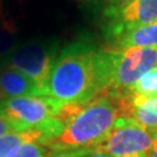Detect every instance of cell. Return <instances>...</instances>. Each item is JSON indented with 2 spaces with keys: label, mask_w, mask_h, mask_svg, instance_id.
Segmentation results:
<instances>
[{
  "label": "cell",
  "mask_w": 157,
  "mask_h": 157,
  "mask_svg": "<svg viewBox=\"0 0 157 157\" xmlns=\"http://www.w3.org/2000/svg\"><path fill=\"white\" fill-rule=\"evenodd\" d=\"M149 157H157V136H156V139H155V143H153V147H152V151H151Z\"/></svg>",
  "instance_id": "ac0fdd59"
},
{
  "label": "cell",
  "mask_w": 157,
  "mask_h": 157,
  "mask_svg": "<svg viewBox=\"0 0 157 157\" xmlns=\"http://www.w3.org/2000/svg\"><path fill=\"white\" fill-rule=\"evenodd\" d=\"M157 21V0H132L114 17L106 20V37L114 41L122 33Z\"/></svg>",
  "instance_id": "52a82bcc"
},
{
  "label": "cell",
  "mask_w": 157,
  "mask_h": 157,
  "mask_svg": "<svg viewBox=\"0 0 157 157\" xmlns=\"http://www.w3.org/2000/svg\"><path fill=\"white\" fill-rule=\"evenodd\" d=\"M155 94H157V66L149 70L145 75L141 76L130 88L124 96H155Z\"/></svg>",
  "instance_id": "7c38bea8"
},
{
  "label": "cell",
  "mask_w": 157,
  "mask_h": 157,
  "mask_svg": "<svg viewBox=\"0 0 157 157\" xmlns=\"http://www.w3.org/2000/svg\"><path fill=\"white\" fill-rule=\"evenodd\" d=\"M63 104L48 96H22L0 98V115L8 119L17 131L43 127L58 117Z\"/></svg>",
  "instance_id": "5b68a950"
},
{
  "label": "cell",
  "mask_w": 157,
  "mask_h": 157,
  "mask_svg": "<svg viewBox=\"0 0 157 157\" xmlns=\"http://www.w3.org/2000/svg\"><path fill=\"white\" fill-rule=\"evenodd\" d=\"M50 157H68V156L64 153H52Z\"/></svg>",
  "instance_id": "ffe728a7"
},
{
  "label": "cell",
  "mask_w": 157,
  "mask_h": 157,
  "mask_svg": "<svg viewBox=\"0 0 157 157\" xmlns=\"http://www.w3.org/2000/svg\"><path fill=\"white\" fill-rule=\"evenodd\" d=\"M73 157H110L104 152L96 151V149H89V151H81V152H75L72 153Z\"/></svg>",
  "instance_id": "e0dca14e"
},
{
  "label": "cell",
  "mask_w": 157,
  "mask_h": 157,
  "mask_svg": "<svg viewBox=\"0 0 157 157\" xmlns=\"http://www.w3.org/2000/svg\"><path fill=\"white\" fill-rule=\"evenodd\" d=\"M157 130H151L127 117H119L111 132L96 151L110 157H149Z\"/></svg>",
  "instance_id": "277c9868"
},
{
  "label": "cell",
  "mask_w": 157,
  "mask_h": 157,
  "mask_svg": "<svg viewBox=\"0 0 157 157\" xmlns=\"http://www.w3.org/2000/svg\"><path fill=\"white\" fill-rule=\"evenodd\" d=\"M82 3H104V0H78Z\"/></svg>",
  "instance_id": "d6986e66"
},
{
  "label": "cell",
  "mask_w": 157,
  "mask_h": 157,
  "mask_svg": "<svg viewBox=\"0 0 157 157\" xmlns=\"http://www.w3.org/2000/svg\"><path fill=\"white\" fill-rule=\"evenodd\" d=\"M113 47L117 50L122 48H157V21L122 33L119 37L111 41Z\"/></svg>",
  "instance_id": "8fae6325"
},
{
  "label": "cell",
  "mask_w": 157,
  "mask_h": 157,
  "mask_svg": "<svg viewBox=\"0 0 157 157\" xmlns=\"http://www.w3.org/2000/svg\"><path fill=\"white\" fill-rule=\"evenodd\" d=\"M22 96H45L42 88L36 81L12 67L0 70V98H13Z\"/></svg>",
  "instance_id": "30bf717a"
},
{
  "label": "cell",
  "mask_w": 157,
  "mask_h": 157,
  "mask_svg": "<svg viewBox=\"0 0 157 157\" xmlns=\"http://www.w3.org/2000/svg\"><path fill=\"white\" fill-rule=\"evenodd\" d=\"M109 89V48L77 39L59 51L45 96L63 105H86Z\"/></svg>",
  "instance_id": "6da1fadb"
},
{
  "label": "cell",
  "mask_w": 157,
  "mask_h": 157,
  "mask_svg": "<svg viewBox=\"0 0 157 157\" xmlns=\"http://www.w3.org/2000/svg\"><path fill=\"white\" fill-rule=\"evenodd\" d=\"M11 37L0 32V55L7 52H11Z\"/></svg>",
  "instance_id": "2e32d148"
},
{
  "label": "cell",
  "mask_w": 157,
  "mask_h": 157,
  "mask_svg": "<svg viewBox=\"0 0 157 157\" xmlns=\"http://www.w3.org/2000/svg\"><path fill=\"white\" fill-rule=\"evenodd\" d=\"M157 66V48H109V89L113 98L123 97L128 89Z\"/></svg>",
  "instance_id": "3957f363"
},
{
  "label": "cell",
  "mask_w": 157,
  "mask_h": 157,
  "mask_svg": "<svg viewBox=\"0 0 157 157\" xmlns=\"http://www.w3.org/2000/svg\"><path fill=\"white\" fill-rule=\"evenodd\" d=\"M119 117L118 102L104 93L82 106L45 145L52 153H75L93 149L106 139Z\"/></svg>",
  "instance_id": "7a4b0ae2"
},
{
  "label": "cell",
  "mask_w": 157,
  "mask_h": 157,
  "mask_svg": "<svg viewBox=\"0 0 157 157\" xmlns=\"http://www.w3.org/2000/svg\"><path fill=\"white\" fill-rule=\"evenodd\" d=\"M132 0H104V17L109 20L114 17L118 12H121L127 4Z\"/></svg>",
  "instance_id": "5bb4252c"
},
{
  "label": "cell",
  "mask_w": 157,
  "mask_h": 157,
  "mask_svg": "<svg viewBox=\"0 0 157 157\" xmlns=\"http://www.w3.org/2000/svg\"><path fill=\"white\" fill-rule=\"evenodd\" d=\"M58 54L59 47L55 42H26L9 52L7 64L36 81L45 94L46 81Z\"/></svg>",
  "instance_id": "8992f818"
},
{
  "label": "cell",
  "mask_w": 157,
  "mask_h": 157,
  "mask_svg": "<svg viewBox=\"0 0 157 157\" xmlns=\"http://www.w3.org/2000/svg\"><path fill=\"white\" fill-rule=\"evenodd\" d=\"M114 100L118 102L122 117L131 118L147 128L157 130V94L124 96Z\"/></svg>",
  "instance_id": "ba28073f"
},
{
  "label": "cell",
  "mask_w": 157,
  "mask_h": 157,
  "mask_svg": "<svg viewBox=\"0 0 157 157\" xmlns=\"http://www.w3.org/2000/svg\"><path fill=\"white\" fill-rule=\"evenodd\" d=\"M9 132H21V131H17L11 122H9L8 119H6L4 117L0 115V136L7 135V134H9Z\"/></svg>",
  "instance_id": "9a60e30c"
},
{
  "label": "cell",
  "mask_w": 157,
  "mask_h": 157,
  "mask_svg": "<svg viewBox=\"0 0 157 157\" xmlns=\"http://www.w3.org/2000/svg\"><path fill=\"white\" fill-rule=\"evenodd\" d=\"M62 127V122L55 117L39 128H32L21 132H9L7 135L0 136V157L9 156L11 152L29 141H42L45 144L47 140L52 139L60 132Z\"/></svg>",
  "instance_id": "9c48e42d"
},
{
  "label": "cell",
  "mask_w": 157,
  "mask_h": 157,
  "mask_svg": "<svg viewBox=\"0 0 157 157\" xmlns=\"http://www.w3.org/2000/svg\"><path fill=\"white\" fill-rule=\"evenodd\" d=\"M51 155L52 152L42 141H29L20 145L7 157H50Z\"/></svg>",
  "instance_id": "4fadbf2b"
}]
</instances>
